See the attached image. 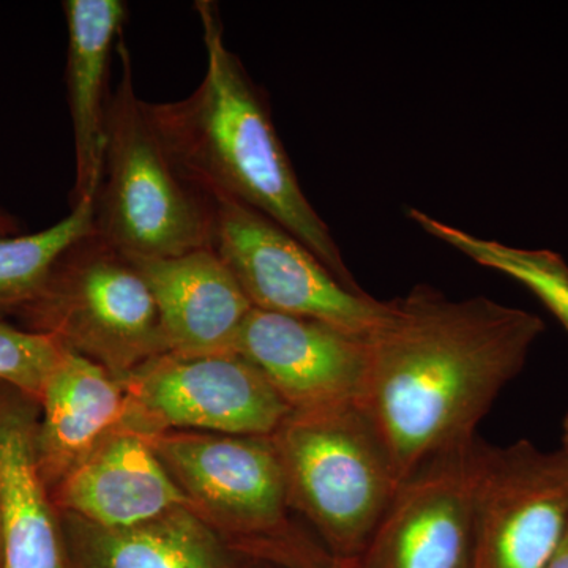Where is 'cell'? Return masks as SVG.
I'll list each match as a JSON object with an SVG mask.
<instances>
[{"instance_id":"cell-1","label":"cell","mask_w":568,"mask_h":568,"mask_svg":"<svg viewBox=\"0 0 568 568\" xmlns=\"http://www.w3.org/2000/svg\"><path fill=\"white\" fill-rule=\"evenodd\" d=\"M545 332L540 316L418 284L368 336L358 405L379 433L398 485L429 458L476 439L497 396Z\"/></svg>"},{"instance_id":"cell-2","label":"cell","mask_w":568,"mask_h":568,"mask_svg":"<svg viewBox=\"0 0 568 568\" xmlns=\"http://www.w3.org/2000/svg\"><path fill=\"white\" fill-rule=\"evenodd\" d=\"M207 69L196 91L173 103H148L149 112L182 174L211 200L235 201L282 226L304 244L338 282H355L332 231L306 200L260 93L224 41L213 2L194 3Z\"/></svg>"},{"instance_id":"cell-3","label":"cell","mask_w":568,"mask_h":568,"mask_svg":"<svg viewBox=\"0 0 568 568\" xmlns=\"http://www.w3.org/2000/svg\"><path fill=\"white\" fill-rule=\"evenodd\" d=\"M121 78L110 97L95 233L130 260H166L212 248L215 207L174 162L133 82L119 40Z\"/></svg>"},{"instance_id":"cell-4","label":"cell","mask_w":568,"mask_h":568,"mask_svg":"<svg viewBox=\"0 0 568 568\" xmlns=\"http://www.w3.org/2000/svg\"><path fill=\"white\" fill-rule=\"evenodd\" d=\"M287 506L308 518L321 544L351 566L390 506L398 480L386 446L358 403L294 414L271 436Z\"/></svg>"},{"instance_id":"cell-5","label":"cell","mask_w":568,"mask_h":568,"mask_svg":"<svg viewBox=\"0 0 568 568\" xmlns=\"http://www.w3.org/2000/svg\"><path fill=\"white\" fill-rule=\"evenodd\" d=\"M21 327L95 362L118 379L171 353L155 298L129 256L92 233L51 268L18 313Z\"/></svg>"},{"instance_id":"cell-6","label":"cell","mask_w":568,"mask_h":568,"mask_svg":"<svg viewBox=\"0 0 568 568\" xmlns=\"http://www.w3.org/2000/svg\"><path fill=\"white\" fill-rule=\"evenodd\" d=\"M212 201V248L253 308L306 317L364 336L387 320L392 301L351 291L294 235L253 209L223 197Z\"/></svg>"},{"instance_id":"cell-7","label":"cell","mask_w":568,"mask_h":568,"mask_svg":"<svg viewBox=\"0 0 568 568\" xmlns=\"http://www.w3.org/2000/svg\"><path fill=\"white\" fill-rule=\"evenodd\" d=\"M130 398L126 428L144 435L201 432L274 436L291 409L241 354L168 353L122 381Z\"/></svg>"},{"instance_id":"cell-8","label":"cell","mask_w":568,"mask_h":568,"mask_svg":"<svg viewBox=\"0 0 568 568\" xmlns=\"http://www.w3.org/2000/svg\"><path fill=\"white\" fill-rule=\"evenodd\" d=\"M568 529V462L529 440L481 443L474 568H547Z\"/></svg>"},{"instance_id":"cell-9","label":"cell","mask_w":568,"mask_h":568,"mask_svg":"<svg viewBox=\"0 0 568 568\" xmlns=\"http://www.w3.org/2000/svg\"><path fill=\"white\" fill-rule=\"evenodd\" d=\"M484 440L429 458L396 488L364 552L346 568H474Z\"/></svg>"},{"instance_id":"cell-10","label":"cell","mask_w":568,"mask_h":568,"mask_svg":"<svg viewBox=\"0 0 568 568\" xmlns=\"http://www.w3.org/2000/svg\"><path fill=\"white\" fill-rule=\"evenodd\" d=\"M148 437L204 521L239 540L265 536L286 523V481L271 437L196 432Z\"/></svg>"},{"instance_id":"cell-11","label":"cell","mask_w":568,"mask_h":568,"mask_svg":"<svg viewBox=\"0 0 568 568\" xmlns=\"http://www.w3.org/2000/svg\"><path fill=\"white\" fill-rule=\"evenodd\" d=\"M235 353L260 369L291 413H316L358 403L368 368V336L253 308Z\"/></svg>"},{"instance_id":"cell-12","label":"cell","mask_w":568,"mask_h":568,"mask_svg":"<svg viewBox=\"0 0 568 568\" xmlns=\"http://www.w3.org/2000/svg\"><path fill=\"white\" fill-rule=\"evenodd\" d=\"M58 514L104 529L144 525L190 506L144 433L122 428L108 437L51 491Z\"/></svg>"},{"instance_id":"cell-13","label":"cell","mask_w":568,"mask_h":568,"mask_svg":"<svg viewBox=\"0 0 568 568\" xmlns=\"http://www.w3.org/2000/svg\"><path fill=\"white\" fill-rule=\"evenodd\" d=\"M40 409L0 383V536L2 568H65L61 517L37 462Z\"/></svg>"},{"instance_id":"cell-14","label":"cell","mask_w":568,"mask_h":568,"mask_svg":"<svg viewBox=\"0 0 568 568\" xmlns=\"http://www.w3.org/2000/svg\"><path fill=\"white\" fill-rule=\"evenodd\" d=\"M132 261L155 298L171 353H235L253 305L215 250Z\"/></svg>"},{"instance_id":"cell-15","label":"cell","mask_w":568,"mask_h":568,"mask_svg":"<svg viewBox=\"0 0 568 568\" xmlns=\"http://www.w3.org/2000/svg\"><path fill=\"white\" fill-rule=\"evenodd\" d=\"M37 462L50 493L103 440L126 428L130 398L103 366L63 349L39 399Z\"/></svg>"},{"instance_id":"cell-16","label":"cell","mask_w":568,"mask_h":568,"mask_svg":"<svg viewBox=\"0 0 568 568\" xmlns=\"http://www.w3.org/2000/svg\"><path fill=\"white\" fill-rule=\"evenodd\" d=\"M62 7L69 31L65 81L74 140L73 207L95 201L102 186L108 73L129 7L122 0H65Z\"/></svg>"},{"instance_id":"cell-17","label":"cell","mask_w":568,"mask_h":568,"mask_svg":"<svg viewBox=\"0 0 568 568\" xmlns=\"http://www.w3.org/2000/svg\"><path fill=\"white\" fill-rule=\"evenodd\" d=\"M59 517L78 568H230L219 538L192 507L126 529Z\"/></svg>"},{"instance_id":"cell-18","label":"cell","mask_w":568,"mask_h":568,"mask_svg":"<svg viewBox=\"0 0 568 568\" xmlns=\"http://www.w3.org/2000/svg\"><path fill=\"white\" fill-rule=\"evenodd\" d=\"M409 216L426 234L458 250L474 263L523 284L568 332V265L558 253L477 237L418 209H409Z\"/></svg>"},{"instance_id":"cell-19","label":"cell","mask_w":568,"mask_h":568,"mask_svg":"<svg viewBox=\"0 0 568 568\" xmlns=\"http://www.w3.org/2000/svg\"><path fill=\"white\" fill-rule=\"evenodd\" d=\"M95 233V201L73 205L65 219L33 234H0V317L18 316L47 283L71 245Z\"/></svg>"},{"instance_id":"cell-20","label":"cell","mask_w":568,"mask_h":568,"mask_svg":"<svg viewBox=\"0 0 568 568\" xmlns=\"http://www.w3.org/2000/svg\"><path fill=\"white\" fill-rule=\"evenodd\" d=\"M62 353L63 347L50 336L0 321V383L17 388L37 405Z\"/></svg>"},{"instance_id":"cell-21","label":"cell","mask_w":568,"mask_h":568,"mask_svg":"<svg viewBox=\"0 0 568 568\" xmlns=\"http://www.w3.org/2000/svg\"><path fill=\"white\" fill-rule=\"evenodd\" d=\"M239 548L246 555L282 568H346L323 544L294 529L287 521L267 536L239 540Z\"/></svg>"},{"instance_id":"cell-22","label":"cell","mask_w":568,"mask_h":568,"mask_svg":"<svg viewBox=\"0 0 568 568\" xmlns=\"http://www.w3.org/2000/svg\"><path fill=\"white\" fill-rule=\"evenodd\" d=\"M21 220L0 204V234H22Z\"/></svg>"},{"instance_id":"cell-23","label":"cell","mask_w":568,"mask_h":568,"mask_svg":"<svg viewBox=\"0 0 568 568\" xmlns=\"http://www.w3.org/2000/svg\"><path fill=\"white\" fill-rule=\"evenodd\" d=\"M547 568H568V529L564 536L562 544L559 545L558 551L552 556L551 562Z\"/></svg>"},{"instance_id":"cell-24","label":"cell","mask_w":568,"mask_h":568,"mask_svg":"<svg viewBox=\"0 0 568 568\" xmlns=\"http://www.w3.org/2000/svg\"><path fill=\"white\" fill-rule=\"evenodd\" d=\"M560 452L568 462V410L562 420V437H560Z\"/></svg>"},{"instance_id":"cell-25","label":"cell","mask_w":568,"mask_h":568,"mask_svg":"<svg viewBox=\"0 0 568 568\" xmlns=\"http://www.w3.org/2000/svg\"><path fill=\"white\" fill-rule=\"evenodd\" d=\"M3 567V556H2V536H0V568Z\"/></svg>"}]
</instances>
